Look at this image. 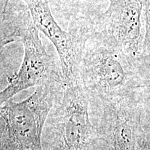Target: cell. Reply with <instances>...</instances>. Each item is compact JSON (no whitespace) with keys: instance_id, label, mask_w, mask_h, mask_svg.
Here are the masks:
<instances>
[{"instance_id":"3","label":"cell","mask_w":150,"mask_h":150,"mask_svg":"<svg viewBox=\"0 0 150 150\" xmlns=\"http://www.w3.org/2000/svg\"><path fill=\"white\" fill-rule=\"evenodd\" d=\"M79 79L90 100L133 97L141 87L136 58L92 36L81 62Z\"/></svg>"},{"instance_id":"6","label":"cell","mask_w":150,"mask_h":150,"mask_svg":"<svg viewBox=\"0 0 150 150\" xmlns=\"http://www.w3.org/2000/svg\"><path fill=\"white\" fill-rule=\"evenodd\" d=\"M142 4L140 0H112L91 27V35L115 47L131 58L142 55Z\"/></svg>"},{"instance_id":"4","label":"cell","mask_w":150,"mask_h":150,"mask_svg":"<svg viewBox=\"0 0 150 150\" xmlns=\"http://www.w3.org/2000/svg\"><path fill=\"white\" fill-rule=\"evenodd\" d=\"M65 84L38 86L20 102L12 99L0 108V150H43L45 125L58 95Z\"/></svg>"},{"instance_id":"5","label":"cell","mask_w":150,"mask_h":150,"mask_svg":"<svg viewBox=\"0 0 150 150\" xmlns=\"http://www.w3.org/2000/svg\"><path fill=\"white\" fill-rule=\"evenodd\" d=\"M91 114L103 141L110 150H136L141 111L133 97L91 99Z\"/></svg>"},{"instance_id":"8","label":"cell","mask_w":150,"mask_h":150,"mask_svg":"<svg viewBox=\"0 0 150 150\" xmlns=\"http://www.w3.org/2000/svg\"><path fill=\"white\" fill-rule=\"evenodd\" d=\"M136 150H150V133L142 129L138 138Z\"/></svg>"},{"instance_id":"7","label":"cell","mask_w":150,"mask_h":150,"mask_svg":"<svg viewBox=\"0 0 150 150\" xmlns=\"http://www.w3.org/2000/svg\"><path fill=\"white\" fill-rule=\"evenodd\" d=\"M23 1L31 13L35 27L56 49L65 85L80 83L81 62L91 34L82 29H63L52 15L48 0Z\"/></svg>"},{"instance_id":"2","label":"cell","mask_w":150,"mask_h":150,"mask_svg":"<svg viewBox=\"0 0 150 150\" xmlns=\"http://www.w3.org/2000/svg\"><path fill=\"white\" fill-rule=\"evenodd\" d=\"M43 150H99L103 142L92 122L90 97L81 83L65 85L49 115Z\"/></svg>"},{"instance_id":"1","label":"cell","mask_w":150,"mask_h":150,"mask_svg":"<svg viewBox=\"0 0 150 150\" xmlns=\"http://www.w3.org/2000/svg\"><path fill=\"white\" fill-rule=\"evenodd\" d=\"M15 42L23 45V60L18 72L8 79L6 87L1 91V104L31 87L65 85L61 63L46 52L28 7L13 10L5 6L1 16V47Z\"/></svg>"}]
</instances>
